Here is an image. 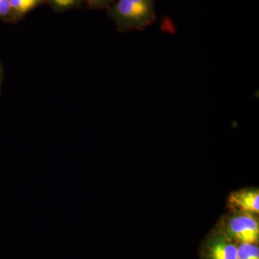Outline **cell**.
<instances>
[{"instance_id": "6da1fadb", "label": "cell", "mask_w": 259, "mask_h": 259, "mask_svg": "<svg viewBox=\"0 0 259 259\" xmlns=\"http://www.w3.org/2000/svg\"><path fill=\"white\" fill-rule=\"evenodd\" d=\"M108 15L121 32L142 30L156 20L155 0H116Z\"/></svg>"}, {"instance_id": "7a4b0ae2", "label": "cell", "mask_w": 259, "mask_h": 259, "mask_svg": "<svg viewBox=\"0 0 259 259\" xmlns=\"http://www.w3.org/2000/svg\"><path fill=\"white\" fill-rule=\"evenodd\" d=\"M258 214L229 212L216 223L230 239L238 243L258 244Z\"/></svg>"}, {"instance_id": "3957f363", "label": "cell", "mask_w": 259, "mask_h": 259, "mask_svg": "<svg viewBox=\"0 0 259 259\" xmlns=\"http://www.w3.org/2000/svg\"><path fill=\"white\" fill-rule=\"evenodd\" d=\"M199 256L200 259H237V243L216 224L201 243Z\"/></svg>"}, {"instance_id": "277c9868", "label": "cell", "mask_w": 259, "mask_h": 259, "mask_svg": "<svg viewBox=\"0 0 259 259\" xmlns=\"http://www.w3.org/2000/svg\"><path fill=\"white\" fill-rule=\"evenodd\" d=\"M227 207L229 212H248L258 214V188H243L233 191L227 199Z\"/></svg>"}, {"instance_id": "5b68a950", "label": "cell", "mask_w": 259, "mask_h": 259, "mask_svg": "<svg viewBox=\"0 0 259 259\" xmlns=\"http://www.w3.org/2000/svg\"><path fill=\"white\" fill-rule=\"evenodd\" d=\"M44 0H10L12 14L20 17L38 6Z\"/></svg>"}, {"instance_id": "8992f818", "label": "cell", "mask_w": 259, "mask_h": 259, "mask_svg": "<svg viewBox=\"0 0 259 259\" xmlns=\"http://www.w3.org/2000/svg\"><path fill=\"white\" fill-rule=\"evenodd\" d=\"M237 259H259L258 244H237Z\"/></svg>"}, {"instance_id": "52a82bcc", "label": "cell", "mask_w": 259, "mask_h": 259, "mask_svg": "<svg viewBox=\"0 0 259 259\" xmlns=\"http://www.w3.org/2000/svg\"><path fill=\"white\" fill-rule=\"evenodd\" d=\"M90 8L93 9H100V8L110 7L113 4L116 0H83Z\"/></svg>"}, {"instance_id": "ba28073f", "label": "cell", "mask_w": 259, "mask_h": 259, "mask_svg": "<svg viewBox=\"0 0 259 259\" xmlns=\"http://www.w3.org/2000/svg\"><path fill=\"white\" fill-rule=\"evenodd\" d=\"M54 7L59 9H67L74 6L79 0H50Z\"/></svg>"}, {"instance_id": "9c48e42d", "label": "cell", "mask_w": 259, "mask_h": 259, "mask_svg": "<svg viewBox=\"0 0 259 259\" xmlns=\"http://www.w3.org/2000/svg\"><path fill=\"white\" fill-rule=\"evenodd\" d=\"M12 14L10 0H0V19L8 18Z\"/></svg>"}, {"instance_id": "30bf717a", "label": "cell", "mask_w": 259, "mask_h": 259, "mask_svg": "<svg viewBox=\"0 0 259 259\" xmlns=\"http://www.w3.org/2000/svg\"><path fill=\"white\" fill-rule=\"evenodd\" d=\"M2 76H3V74H2V69L1 67H0V85H1Z\"/></svg>"}]
</instances>
